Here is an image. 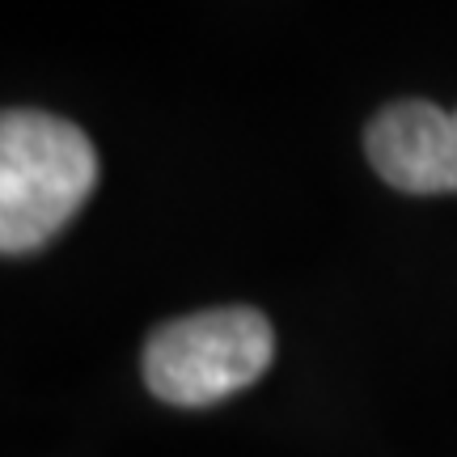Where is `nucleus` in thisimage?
Listing matches in <instances>:
<instances>
[{
	"label": "nucleus",
	"mask_w": 457,
	"mask_h": 457,
	"mask_svg": "<svg viewBox=\"0 0 457 457\" xmlns=\"http://www.w3.org/2000/svg\"><path fill=\"white\" fill-rule=\"evenodd\" d=\"M98 182V153L77 123L51 111L0 119V250L30 254L81 212Z\"/></svg>",
	"instance_id": "f257e3e1"
},
{
	"label": "nucleus",
	"mask_w": 457,
	"mask_h": 457,
	"mask_svg": "<svg viewBox=\"0 0 457 457\" xmlns=\"http://www.w3.org/2000/svg\"><path fill=\"white\" fill-rule=\"evenodd\" d=\"M377 179L407 195H457V111L436 102H390L364 128Z\"/></svg>",
	"instance_id": "7ed1b4c3"
},
{
	"label": "nucleus",
	"mask_w": 457,
	"mask_h": 457,
	"mask_svg": "<svg viewBox=\"0 0 457 457\" xmlns=\"http://www.w3.org/2000/svg\"><path fill=\"white\" fill-rule=\"evenodd\" d=\"M276 360V330L250 305L174 318L145 343V386L170 407H212L254 386Z\"/></svg>",
	"instance_id": "f03ea898"
}]
</instances>
